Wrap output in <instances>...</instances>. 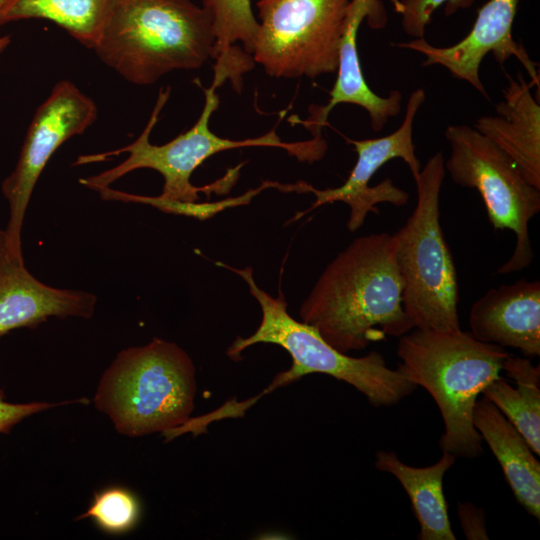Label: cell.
<instances>
[{
  "label": "cell",
  "mask_w": 540,
  "mask_h": 540,
  "mask_svg": "<svg viewBox=\"0 0 540 540\" xmlns=\"http://www.w3.org/2000/svg\"><path fill=\"white\" fill-rule=\"evenodd\" d=\"M395 239L386 232L353 240L324 269L299 316L347 354L414 328L402 302Z\"/></svg>",
  "instance_id": "cell-2"
},
{
  "label": "cell",
  "mask_w": 540,
  "mask_h": 540,
  "mask_svg": "<svg viewBox=\"0 0 540 540\" xmlns=\"http://www.w3.org/2000/svg\"><path fill=\"white\" fill-rule=\"evenodd\" d=\"M217 265L235 272L247 283L262 312L257 330L247 338L237 337L228 348L227 354L233 360H240L242 351L251 345L276 344L290 354L292 366L288 371L295 380L312 373L332 376L353 386L375 407L395 405L417 388L398 369L388 367L379 352L349 356L331 346L316 328L292 318L282 295L273 297L257 286L251 267Z\"/></svg>",
  "instance_id": "cell-7"
},
{
  "label": "cell",
  "mask_w": 540,
  "mask_h": 540,
  "mask_svg": "<svg viewBox=\"0 0 540 540\" xmlns=\"http://www.w3.org/2000/svg\"><path fill=\"white\" fill-rule=\"evenodd\" d=\"M398 370L426 389L444 422L442 452L473 459L483 453L482 437L473 424L475 403L499 377L510 355L503 347L477 340L470 332L415 328L400 336Z\"/></svg>",
  "instance_id": "cell-3"
},
{
  "label": "cell",
  "mask_w": 540,
  "mask_h": 540,
  "mask_svg": "<svg viewBox=\"0 0 540 540\" xmlns=\"http://www.w3.org/2000/svg\"><path fill=\"white\" fill-rule=\"evenodd\" d=\"M534 83L522 74L509 78L496 115L482 116L474 128L506 153L524 178L540 189V105L531 93Z\"/></svg>",
  "instance_id": "cell-15"
},
{
  "label": "cell",
  "mask_w": 540,
  "mask_h": 540,
  "mask_svg": "<svg viewBox=\"0 0 540 540\" xmlns=\"http://www.w3.org/2000/svg\"><path fill=\"white\" fill-rule=\"evenodd\" d=\"M461 529L468 540L489 539L485 526V512L471 502H459L457 506Z\"/></svg>",
  "instance_id": "cell-25"
},
{
  "label": "cell",
  "mask_w": 540,
  "mask_h": 540,
  "mask_svg": "<svg viewBox=\"0 0 540 540\" xmlns=\"http://www.w3.org/2000/svg\"><path fill=\"white\" fill-rule=\"evenodd\" d=\"M94 101L72 82H58L37 108L24 138L14 170L2 182L9 206L4 231L10 253L23 257L21 232L34 187L54 152L71 137L82 134L97 119Z\"/></svg>",
  "instance_id": "cell-10"
},
{
  "label": "cell",
  "mask_w": 540,
  "mask_h": 540,
  "mask_svg": "<svg viewBox=\"0 0 540 540\" xmlns=\"http://www.w3.org/2000/svg\"><path fill=\"white\" fill-rule=\"evenodd\" d=\"M445 137L451 153L444 167L453 182L478 191L495 230L515 234L512 254L496 273L511 274L529 267L534 258L529 223L540 211V189L531 185L514 161L474 127L449 125Z\"/></svg>",
  "instance_id": "cell-8"
},
{
  "label": "cell",
  "mask_w": 540,
  "mask_h": 540,
  "mask_svg": "<svg viewBox=\"0 0 540 540\" xmlns=\"http://www.w3.org/2000/svg\"><path fill=\"white\" fill-rule=\"evenodd\" d=\"M209 12L215 35L214 79L219 86L230 80L242 88V77L254 67L252 52L259 29L251 0H202Z\"/></svg>",
  "instance_id": "cell-19"
},
{
  "label": "cell",
  "mask_w": 540,
  "mask_h": 540,
  "mask_svg": "<svg viewBox=\"0 0 540 540\" xmlns=\"http://www.w3.org/2000/svg\"><path fill=\"white\" fill-rule=\"evenodd\" d=\"M205 104L196 123L186 132L163 145L150 143L152 129L170 95V88L161 89L150 119L140 136L131 144L93 155L79 156L74 165H84L107 160L111 156L129 153L119 165L97 175L80 179V183L98 191L104 200L137 202L156 207L169 202L196 203L199 193L229 192L239 176L242 165L229 169L222 179L206 186L191 183L193 172L211 156L230 149L244 147H276L286 150L300 161L321 159L326 143L321 136L301 142H283L275 130L243 140L217 136L209 128L210 117L218 108L216 87L203 88Z\"/></svg>",
  "instance_id": "cell-1"
},
{
  "label": "cell",
  "mask_w": 540,
  "mask_h": 540,
  "mask_svg": "<svg viewBox=\"0 0 540 540\" xmlns=\"http://www.w3.org/2000/svg\"><path fill=\"white\" fill-rule=\"evenodd\" d=\"M351 1L258 0L254 62L275 78L336 72Z\"/></svg>",
  "instance_id": "cell-9"
},
{
  "label": "cell",
  "mask_w": 540,
  "mask_h": 540,
  "mask_svg": "<svg viewBox=\"0 0 540 540\" xmlns=\"http://www.w3.org/2000/svg\"><path fill=\"white\" fill-rule=\"evenodd\" d=\"M424 101V90H414L408 99L401 126L387 136L363 140L347 139L357 153L356 164L340 187L320 190L309 184L307 193L314 194L316 198L311 209L336 201L346 203L350 208L347 228L350 232H355L363 225L370 212L379 214L377 204L405 206L409 201V194L397 187L390 178L376 186H369V182L380 167L396 158L402 159L408 165L414 181L419 177L421 163L415 154L412 128Z\"/></svg>",
  "instance_id": "cell-11"
},
{
  "label": "cell",
  "mask_w": 540,
  "mask_h": 540,
  "mask_svg": "<svg viewBox=\"0 0 540 540\" xmlns=\"http://www.w3.org/2000/svg\"><path fill=\"white\" fill-rule=\"evenodd\" d=\"M470 333L479 341L540 355V281L521 278L490 288L469 312Z\"/></svg>",
  "instance_id": "cell-14"
},
{
  "label": "cell",
  "mask_w": 540,
  "mask_h": 540,
  "mask_svg": "<svg viewBox=\"0 0 540 540\" xmlns=\"http://www.w3.org/2000/svg\"><path fill=\"white\" fill-rule=\"evenodd\" d=\"M86 399L64 401L58 403L30 402L10 403L6 401L4 392L0 390V433L9 432L16 424L25 418L56 406L71 403H84Z\"/></svg>",
  "instance_id": "cell-24"
},
{
  "label": "cell",
  "mask_w": 540,
  "mask_h": 540,
  "mask_svg": "<svg viewBox=\"0 0 540 540\" xmlns=\"http://www.w3.org/2000/svg\"><path fill=\"white\" fill-rule=\"evenodd\" d=\"M209 12L190 0H114L93 50L136 85L174 70L201 68L214 57Z\"/></svg>",
  "instance_id": "cell-4"
},
{
  "label": "cell",
  "mask_w": 540,
  "mask_h": 540,
  "mask_svg": "<svg viewBox=\"0 0 540 540\" xmlns=\"http://www.w3.org/2000/svg\"><path fill=\"white\" fill-rule=\"evenodd\" d=\"M455 461L453 454L443 452L435 464L419 468L402 462L394 451L380 450L375 455V468L392 474L406 491L420 525L419 540L456 539L443 492L444 475Z\"/></svg>",
  "instance_id": "cell-18"
},
{
  "label": "cell",
  "mask_w": 540,
  "mask_h": 540,
  "mask_svg": "<svg viewBox=\"0 0 540 540\" xmlns=\"http://www.w3.org/2000/svg\"><path fill=\"white\" fill-rule=\"evenodd\" d=\"M9 37L0 38V52L9 44Z\"/></svg>",
  "instance_id": "cell-27"
},
{
  "label": "cell",
  "mask_w": 540,
  "mask_h": 540,
  "mask_svg": "<svg viewBox=\"0 0 540 540\" xmlns=\"http://www.w3.org/2000/svg\"><path fill=\"white\" fill-rule=\"evenodd\" d=\"M364 20L349 12L343 35L337 66V79L331 89L329 101L325 106L309 109L311 117L302 123L320 135L331 110L338 104L349 103L362 107L370 117L373 130L380 131L391 117H396L402 107V93L392 90L387 97H381L366 83L357 51V32Z\"/></svg>",
  "instance_id": "cell-17"
},
{
  "label": "cell",
  "mask_w": 540,
  "mask_h": 540,
  "mask_svg": "<svg viewBox=\"0 0 540 540\" xmlns=\"http://www.w3.org/2000/svg\"><path fill=\"white\" fill-rule=\"evenodd\" d=\"M351 6L364 13L372 29H382L386 25L387 14L381 0H352Z\"/></svg>",
  "instance_id": "cell-26"
},
{
  "label": "cell",
  "mask_w": 540,
  "mask_h": 540,
  "mask_svg": "<svg viewBox=\"0 0 540 540\" xmlns=\"http://www.w3.org/2000/svg\"><path fill=\"white\" fill-rule=\"evenodd\" d=\"M502 370L516 387L497 377L482 391L524 437L535 455H540V367L529 357L509 355Z\"/></svg>",
  "instance_id": "cell-20"
},
{
  "label": "cell",
  "mask_w": 540,
  "mask_h": 540,
  "mask_svg": "<svg viewBox=\"0 0 540 540\" xmlns=\"http://www.w3.org/2000/svg\"><path fill=\"white\" fill-rule=\"evenodd\" d=\"M114 0H0V25L24 19L56 23L93 49Z\"/></svg>",
  "instance_id": "cell-21"
},
{
  "label": "cell",
  "mask_w": 540,
  "mask_h": 540,
  "mask_svg": "<svg viewBox=\"0 0 540 540\" xmlns=\"http://www.w3.org/2000/svg\"><path fill=\"white\" fill-rule=\"evenodd\" d=\"M140 506L136 496L123 487H109L94 495L91 505L77 520L91 519L103 531L121 534L138 522Z\"/></svg>",
  "instance_id": "cell-22"
},
{
  "label": "cell",
  "mask_w": 540,
  "mask_h": 540,
  "mask_svg": "<svg viewBox=\"0 0 540 540\" xmlns=\"http://www.w3.org/2000/svg\"><path fill=\"white\" fill-rule=\"evenodd\" d=\"M473 424L499 462L517 502L539 520L540 463L524 437L484 396L475 403Z\"/></svg>",
  "instance_id": "cell-16"
},
{
  "label": "cell",
  "mask_w": 540,
  "mask_h": 540,
  "mask_svg": "<svg viewBox=\"0 0 540 540\" xmlns=\"http://www.w3.org/2000/svg\"><path fill=\"white\" fill-rule=\"evenodd\" d=\"M444 162L439 151L420 170L416 206L393 236L403 307L414 328L449 331L461 328L457 271L440 224Z\"/></svg>",
  "instance_id": "cell-6"
},
{
  "label": "cell",
  "mask_w": 540,
  "mask_h": 540,
  "mask_svg": "<svg viewBox=\"0 0 540 540\" xmlns=\"http://www.w3.org/2000/svg\"><path fill=\"white\" fill-rule=\"evenodd\" d=\"M195 394L189 355L175 343L154 338L118 353L102 375L94 403L119 433L139 437L185 424Z\"/></svg>",
  "instance_id": "cell-5"
},
{
  "label": "cell",
  "mask_w": 540,
  "mask_h": 540,
  "mask_svg": "<svg viewBox=\"0 0 540 540\" xmlns=\"http://www.w3.org/2000/svg\"><path fill=\"white\" fill-rule=\"evenodd\" d=\"M475 0H396V11L401 15V25L406 34L414 38L424 37L426 26L435 10L445 5V14L470 7Z\"/></svg>",
  "instance_id": "cell-23"
},
{
  "label": "cell",
  "mask_w": 540,
  "mask_h": 540,
  "mask_svg": "<svg viewBox=\"0 0 540 540\" xmlns=\"http://www.w3.org/2000/svg\"><path fill=\"white\" fill-rule=\"evenodd\" d=\"M517 4L518 0H489L478 10L471 31L452 46L436 47L429 44L424 37L393 46L423 54V66L441 65L453 77L468 82L485 97L488 95L479 75L483 58L492 53L502 65L511 56H515L539 89L537 63L531 60L525 48L512 36Z\"/></svg>",
  "instance_id": "cell-12"
},
{
  "label": "cell",
  "mask_w": 540,
  "mask_h": 540,
  "mask_svg": "<svg viewBox=\"0 0 540 540\" xmlns=\"http://www.w3.org/2000/svg\"><path fill=\"white\" fill-rule=\"evenodd\" d=\"M92 293L59 289L35 278L23 257L9 252L0 229V337L23 327H36L50 317L90 318L95 310Z\"/></svg>",
  "instance_id": "cell-13"
}]
</instances>
